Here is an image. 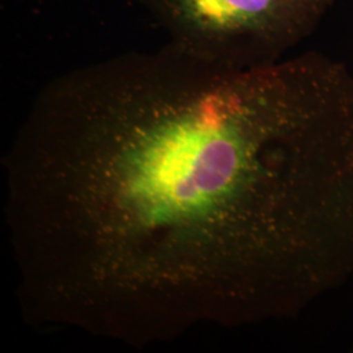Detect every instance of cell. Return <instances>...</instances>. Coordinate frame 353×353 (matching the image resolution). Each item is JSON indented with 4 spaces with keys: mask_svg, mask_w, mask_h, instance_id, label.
Here are the masks:
<instances>
[{
    "mask_svg": "<svg viewBox=\"0 0 353 353\" xmlns=\"http://www.w3.org/2000/svg\"><path fill=\"white\" fill-rule=\"evenodd\" d=\"M20 300L143 345L299 316L353 276V76L168 43L58 76L7 157Z\"/></svg>",
    "mask_w": 353,
    "mask_h": 353,
    "instance_id": "1",
    "label": "cell"
},
{
    "mask_svg": "<svg viewBox=\"0 0 353 353\" xmlns=\"http://www.w3.org/2000/svg\"><path fill=\"white\" fill-rule=\"evenodd\" d=\"M178 50L230 68L276 63L336 0H140Z\"/></svg>",
    "mask_w": 353,
    "mask_h": 353,
    "instance_id": "2",
    "label": "cell"
}]
</instances>
